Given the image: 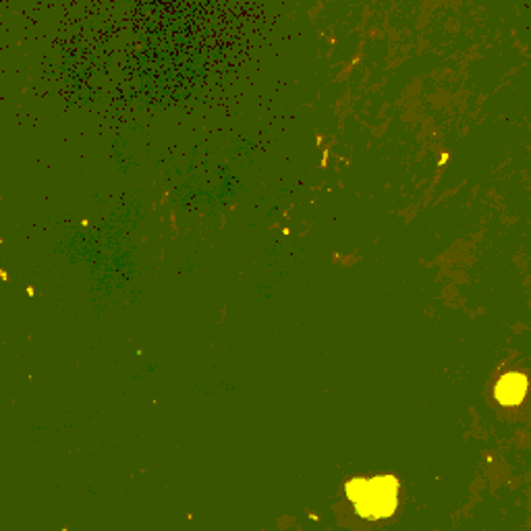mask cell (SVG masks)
<instances>
[{
	"mask_svg": "<svg viewBox=\"0 0 531 531\" xmlns=\"http://www.w3.org/2000/svg\"><path fill=\"white\" fill-rule=\"evenodd\" d=\"M347 494L357 506V511L365 519H384L390 517L396 509L398 498V481L390 475L372 477V479H355L347 486Z\"/></svg>",
	"mask_w": 531,
	"mask_h": 531,
	"instance_id": "cell-1",
	"label": "cell"
},
{
	"mask_svg": "<svg viewBox=\"0 0 531 531\" xmlns=\"http://www.w3.org/2000/svg\"><path fill=\"white\" fill-rule=\"evenodd\" d=\"M527 392V378L523 374H506L496 386V398L500 405H517Z\"/></svg>",
	"mask_w": 531,
	"mask_h": 531,
	"instance_id": "cell-2",
	"label": "cell"
}]
</instances>
